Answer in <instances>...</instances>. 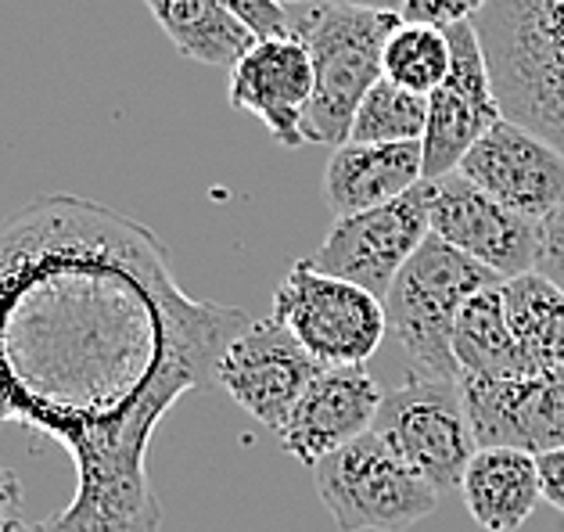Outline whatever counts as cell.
I'll return each instance as SVG.
<instances>
[{"mask_svg":"<svg viewBox=\"0 0 564 532\" xmlns=\"http://www.w3.org/2000/svg\"><path fill=\"white\" fill-rule=\"evenodd\" d=\"M313 84V54L295 30L259 36L230 69V105L256 116L281 148H302Z\"/></svg>","mask_w":564,"mask_h":532,"instance_id":"cell-13","label":"cell"},{"mask_svg":"<svg viewBox=\"0 0 564 532\" xmlns=\"http://www.w3.org/2000/svg\"><path fill=\"white\" fill-rule=\"evenodd\" d=\"M489 0H406L403 22H424L446 30L453 22H471Z\"/></svg>","mask_w":564,"mask_h":532,"instance_id":"cell-23","label":"cell"},{"mask_svg":"<svg viewBox=\"0 0 564 532\" xmlns=\"http://www.w3.org/2000/svg\"><path fill=\"white\" fill-rule=\"evenodd\" d=\"M540 464V482H543V500L554 511L564 514V446L546 449V454H535Z\"/></svg>","mask_w":564,"mask_h":532,"instance_id":"cell-25","label":"cell"},{"mask_svg":"<svg viewBox=\"0 0 564 532\" xmlns=\"http://www.w3.org/2000/svg\"><path fill=\"white\" fill-rule=\"evenodd\" d=\"M453 360L460 378H511L529 371L503 313V284L467 298L453 327Z\"/></svg>","mask_w":564,"mask_h":532,"instance_id":"cell-18","label":"cell"},{"mask_svg":"<svg viewBox=\"0 0 564 532\" xmlns=\"http://www.w3.org/2000/svg\"><path fill=\"white\" fill-rule=\"evenodd\" d=\"M321 367L324 363H316L278 317H263L249 321L227 343L216 363V386H224L230 400L259 425L281 432Z\"/></svg>","mask_w":564,"mask_h":532,"instance_id":"cell-8","label":"cell"},{"mask_svg":"<svg viewBox=\"0 0 564 532\" xmlns=\"http://www.w3.org/2000/svg\"><path fill=\"white\" fill-rule=\"evenodd\" d=\"M503 313L529 371H561L564 367V292L543 274L503 281Z\"/></svg>","mask_w":564,"mask_h":532,"instance_id":"cell-19","label":"cell"},{"mask_svg":"<svg viewBox=\"0 0 564 532\" xmlns=\"http://www.w3.org/2000/svg\"><path fill=\"white\" fill-rule=\"evenodd\" d=\"M535 274L554 281L564 292V202L540 220V249H535Z\"/></svg>","mask_w":564,"mask_h":532,"instance_id":"cell-22","label":"cell"},{"mask_svg":"<svg viewBox=\"0 0 564 532\" xmlns=\"http://www.w3.org/2000/svg\"><path fill=\"white\" fill-rule=\"evenodd\" d=\"M424 184H429L432 235L449 241L464 256L478 259L481 267L497 270L503 281L535 270L540 224L507 209L503 202L467 181L460 170Z\"/></svg>","mask_w":564,"mask_h":532,"instance_id":"cell-10","label":"cell"},{"mask_svg":"<svg viewBox=\"0 0 564 532\" xmlns=\"http://www.w3.org/2000/svg\"><path fill=\"white\" fill-rule=\"evenodd\" d=\"M460 493L475 525L486 532H518L543 500L535 454L514 446H478Z\"/></svg>","mask_w":564,"mask_h":532,"instance_id":"cell-16","label":"cell"},{"mask_svg":"<svg viewBox=\"0 0 564 532\" xmlns=\"http://www.w3.org/2000/svg\"><path fill=\"white\" fill-rule=\"evenodd\" d=\"M284 8H299V4H316V0H278Z\"/></svg>","mask_w":564,"mask_h":532,"instance_id":"cell-28","label":"cell"},{"mask_svg":"<svg viewBox=\"0 0 564 532\" xmlns=\"http://www.w3.org/2000/svg\"><path fill=\"white\" fill-rule=\"evenodd\" d=\"M324 367L367 363L389 335V317L378 295L299 259L273 292V313Z\"/></svg>","mask_w":564,"mask_h":532,"instance_id":"cell-5","label":"cell"},{"mask_svg":"<svg viewBox=\"0 0 564 532\" xmlns=\"http://www.w3.org/2000/svg\"><path fill=\"white\" fill-rule=\"evenodd\" d=\"M144 4L162 33L173 40V47L198 65L234 69L259 40L224 0H144Z\"/></svg>","mask_w":564,"mask_h":532,"instance_id":"cell-17","label":"cell"},{"mask_svg":"<svg viewBox=\"0 0 564 532\" xmlns=\"http://www.w3.org/2000/svg\"><path fill=\"white\" fill-rule=\"evenodd\" d=\"M292 30L313 54V101L302 133L306 144L338 148L349 141L356 108L384 76L381 54L403 15H381L364 8H338L327 0L288 8Z\"/></svg>","mask_w":564,"mask_h":532,"instance_id":"cell-2","label":"cell"},{"mask_svg":"<svg viewBox=\"0 0 564 532\" xmlns=\"http://www.w3.org/2000/svg\"><path fill=\"white\" fill-rule=\"evenodd\" d=\"M492 284H503L497 270L481 267L478 259L453 249L438 235H429L395 274L389 295L381 298L389 335L421 367V374L460 381L457 360H453V327L467 298Z\"/></svg>","mask_w":564,"mask_h":532,"instance_id":"cell-3","label":"cell"},{"mask_svg":"<svg viewBox=\"0 0 564 532\" xmlns=\"http://www.w3.org/2000/svg\"><path fill=\"white\" fill-rule=\"evenodd\" d=\"M478 446H514L529 454L564 446V367L511 378H460Z\"/></svg>","mask_w":564,"mask_h":532,"instance_id":"cell-11","label":"cell"},{"mask_svg":"<svg viewBox=\"0 0 564 532\" xmlns=\"http://www.w3.org/2000/svg\"><path fill=\"white\" fill-rule=\"evenodd\" d=\"M22 529V482L0 464V532Z\"/></svg>","mask_w":564,"mask_h":532,"instance_id":"cell-26","label":"cell"},{"mask_svg":"<svg viewBox=\"0 0 564 532\" xmlns=\"http://www.w3.org/2000/svg\"><path fill=\"white\" fill-rule=\"evenodd\" d=\"M457 170L486 195L535 224L564 202V155L507 116L464 155Z\"/></svg>","mask_w":564,"mask_h":532,"instance_id":"cell-12","label":"cell"},{"mask_svg":"<svg viewBox=\"0 0 564 532\" xmlns=\"http://www.w3.org/2000/svg\"><path fill=\"white\" fill-rule=\"evenodd\" d=\"M429 130V98L395 87L392 79H378L356 108L349 141L356 144H406L424 141Z\"/></svg>","mask_w":564,"mask_h":532,"instance_id":"cell-21","label":"cell"},{"mask_svg":"<svg viewBox=\"0 0 564 532\" xmlns=\"http://www.w3.org/2000/svg\"><path fill=\"white\" fill-rule=\"evenodd\" d=\"M424 184V148L406 144H338L324 170V202L338 216L389 206L410 187Z\"/></svg>","mask_w":564,"mask_h":532,"instance_id":"cell-15","label":"cell"},{"mask_svg":"<svg viewBox=\"0 0 564 532\" xmlns=\"http://www.w3.org/2000/svg\"><path fill=\"white\" fill-rule=\"evenodd\" d=\"M338 8H364V11H381V15H403L406 0H327Z\"/></svg>","mask_w":564,"mask_h":532,"instance_id":"cell-27","label":"cell"},{"mask_svg":"<svg viewBox=\"0 0 564 532\" xmlns=\"http://www.w3.org/2000/svg\"><path fill=\"white\" fill-rule=\"evenodd\" d=\"M375 435L417 468L438 493L460 489L464 471L478 454L460 381L417 374L381 395Z\"/></svg>","mask_w":564,"mask_h":532,"instance_id":"cell-6","label":"cell"},{"mask_svg":"<svg viewBox=\"0 0 564 532\" xmlns=\"http://www.w3.org/2000/svg\"><path fill=\"white\" fill-rule=\"evenodd\" d=\"M224 4L238 15L256 36H281L292 33V15L278 0H224Z\"/></svg>","mask_w":564,"mask_h":532,"instance_id":"cell-24","label":"cell"},{"mask_svg":"<svg viewBox=\"0 0 564 532\" xmlns=\"http://www.w3.org/2000/svg\"><path fill=\"white\" fill-rule=\"evenodd\" d=\"M381 395L384 392L364 363L321 367V374L310 381V389L302 392L295 411L281 425L278 439L295 460L313 468L316 460L375 428Z\"/></svg>","mask_w":564,"mask_h":532,"instance_id":"cell-14","label":"cell"},{"mask_svg":"<svg viewBox=\"0 0 564 532\" xmlns=\"http://www.w3.org/2000/svg\"><path fill=\"white\" fill-rule=\"evenodd\" d=\"M471 22L503 116L564 155V0H489Z\"/></svg>","mask_w":564,"mask_h":532,"instance_id":"cell-1","label":"cell"},{"mask_svg":"<svg viewBox=\"0 0 564 532\" xmlns=\"http://www.w3.org/2000/svg\"><path fill=\"white\" fill-rule=\"evenodd\" d=\"M432 235L429 184L410 187L389 206L338 216L310 259L324 274L352 281L370 295L384 298L399 270L414 256L424 238Z\"/></svg>","mask_w":564,"mask_h":532,"instance_id":"cell-7","label":"cell"},{"mask_svg":"<svg viewBox=\"0 0 564 532\" xmlns=\"http://www.w3.org/2000/svg\"><path fill=\"white\" fill-rule=\"evenodd\" d=\"M313 479L341 532H406L443 497L375 432L316 460Z\"/></svg>","mask_w":564,"mask_h":532,"instance_id":"cell-4","label":"cell"},{"mask_svg":"<svg viewBox=\"0 0 564 532\" xmlns=\"http://www.w3.org/2000/svg\"><path fill=\"white\" fill-rule=\"evenodd\" d=\"M449 65H453V47L446 30L424 22H399L381 54L384 79H392L395 87H403L410 94H421V98H429L443 84L449 76Z\"/></svg>","mask_w":564,"mask_h":532,"instance_id":"cell-20","label":"cell"},{"mask_svg":"<svg viewBox=\"0 0 564 532\" xmlns=\"http://www.w3.org/2000/svg\"><path fill=\"white\" fill-rule=\"evenodd\" d=\"M453 65L449 76L429 94V130H424V181L453 173L464 155L503 119L492 73L481 51L475 22L446 25Z\"/></svg>","mask_w":564,"mask_h":532,"instance_id":"cell-9","label":"cell"}]
</instances>
